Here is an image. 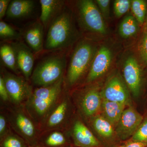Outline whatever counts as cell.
<instances>
[{"instance_id":"6da1fadb","label":"cell","mask_w":147,"mask_h":147,"mask_svg":"<svg viewBox=\"0 0 147 147\" xmlns=\"http://www.w3.org/2000/svg\"><path fill=\"white\" fill-rule=\"evenodd\" d=\"M64 77L55 84L33 90L25 103V109L36 121L43 123L62 97Z\"/></svg>"},{"instance_id":"7a4b0ae2","label":"cell","mask_w":147,"mask_h":147,"mask_svg":"<svg viewBox=\"0 0 147 147\" xmlns=\"http://www.w3.org/2000/svg\"><path fill=\"white\" fill-rule=\"evenodd\" d=\"M76 33L72 13L65 5L48 27L45 49L53 50L69 47L76 39Z\"/></svg>"},{"instance_id":"3957f363","label":"cell","mask_w":147,"mask_h":147,"mask_svg":"<svg viewBox=\"0 0 147 147\" xmlns=\"http://www.w3.org/2000/svg\"><path fill=\"white\" fill-rule=\"evenodd\" d=\"M66 66L64 54L48 56L37 65L31 77L32 82L39 87L55 84L64 77Z\"/></svg>"},{"instance_id":"277c9868","label":"cell","mask_w":147,"mask_h":147,"mask_svg":"<svg viewBox=\"0 0 147 147\" xmlns=\"http://www.w3.org/2000/svg\"><path fill=\"white\" fill-rule=\"evenodd\" d=\"M95 54L94 47L91 42L87 40L79 42L70 57L65 84L69 86L76 84L90 69Z\"/></svg>"},{"instance_id":"5b68a950","label":"cell","mask_w":147,"mask_h":147,"mask_svg":"<svg viewBox=\"0 0 147 147\" xmlns=\"http://www.w3.org/2000/svg\"><path fill=\"white\" fill-rule=\"evenodd\" d=\"M76 16L84 30L92 33L106 34L107 27L102 14L93 1L81 0L76 4Z\"/></svg>"},{"instance_id":"8992f818","label":"cell","mask_w":147,"mask_h":147,"mask_svg":"<svg viewBox=\"0 0 147 147\" xmlns=\"http://www.w3.org/2000/svg\"><path fill=\"white\" fill-rule=\"evenodd\" d=\"M9 119L12 128L29 146L38 144L39 129L35 123V121L25 108H19L13 110L9 115Z\"/></svg>"},{"instance_id":"52a82bcc","label":"cell","mask_w":147,"mask_h":147,"mask_svg":"<svg viewBox=\"0 0 147 147\" xmlns=\"http://www.w3.org/2000/svg\"><path fill=\"white\" fill-rule=\"evenodd\" d=\"M8 92L9 100L17 106L26 103L33 92L25 78L3 71L1 75Z\"/></svg>"},{"instance_id":"ba28073f","label":"cell","mask_w":147,"mask_h":147,"mask_svg":"<svg viewBox=\"0 0 147 147\" xmlns=\"http://www.w3.org/2000/svg\"><path fill=\"white\" fill-rule=\"evenodd\" d=\"M143 119L142 115L133 107H129L125 109L117 125V134L123 139L134 135Z\"/></svg>"},{"instance_id":"9c48e42d","label":"cell","mask_w":147,"mask_h":147,"mask_svg":"<svg viewBox=\"0 0 147 147\" xmlns=\"http://www.w3.org/2000/svg\"><path fill=\"white\" fill-rule=\"evenodd\" d=\"M16 56L18 69L24 75V78L29 81L33 71L34 57L31 49L21 41L11 43Z\"/></svg>"},{"instance_id":"30bf717a","label":"cell","mask_w":147,"mask_h":147,"mask_svg":"<svg viewBox=\"0 0 147 147\" xmlns=\"http://www.w3.org/2000/svg\"><path fill=\"white\" fill-rule=\"evenodd\" d=\"M102 100L123 103L129 102L128 92L119 77L113 76L108 80L101 92Z\"/></svg>"},{"instance_id":"8fae6325","label":"cell","mask_w":147,"mask_h":147,"mask_svg":"<svg viewBox=\"0 0 147 147\" xmlns=\"http://www.w3.org/2000/svg\"><path fill=\"white\" fill-rule=\"evenodd\" d=\"M112 60V54L108 47L102 46L95 53L86 82L90 83L99 78L108 70Z\"/></svg>"},{"instance_id":"7c38bea8","label":"cell","mask_w":147,"mask_h":147,"mask_svg":"<svg viewBox=\"0 0 147 147\" xmlns=\"http://www.w3.org/2000/svg\"><path fill=\"white\" fill-rule=\"evenodd\" d=\"M69 108L68 98L63 96L42 123L43 130L47 131L61 128L63 126L67 119Z\"/></svg>"},{"instance_id":"4fadbf2b","label":"cell","mask_w":147,"mask_h":147,"mask_svg":"<svg viewBox=\"0 0 147 147\" xmlns=\"http://www.w3.org/2000/svg\"><path fill=\"white\" fill-rule=\"evenodd\" d=\"M124 78L132 94L137 96L141 89V71L137 60L129 57L125 62L123 67Z\"/></svg>"},{"instance_id":"5bb4252c","label":"cell","mask_w":147,"mask_h":147,"mask_svg":"<svg viewBox=\"0 0 147 147\" xmlns=\"http://www.w3.org/2000/svg\"><path fill=\"white\" fill-rule=\"evenodd\" d=\"M44 27L40 21L29 25L24 33V38L28 46L34 53H38L43 49Z\"/></svg>"},{"instance_id":"9a60e30c","label":"cell","mask_w":147,"mask_h":147,"mask_svg":"<svg viewBox=\"0 0 147 147\" xmlns=\"http://www.w3.org/2000/svg\"><path fill=\"white\" fill-rule=\"evenodd\" d=\"M101 94L96 88H91L86 90L81 102L82 113L86 117H92L100 110L102 106Z\"/></svg>"},{"instance_id":"2e32d148","label":"cell","mask_w":147,"mask_h":147,"mask_svg":"<svg viewBox=\"0 0 147 147\" xmlns=\"http://www.w3.org/2000/svg\"><path fill=\"white\" fill-rule=\"evenodd\" d=\"M39 2L41 7L40 21L46 29L63 10L65 2L62 0H40Z\"/></svg>"},{"instance_id":"e0dca14e","label":"cell","mask_w":147,"mask_h":147,"mask_svg":"<svg viewBox=\"0 0 147 147\" xmlns=\"http://www.w3.org/2000/svg\"><path fill=\"white\" fill-rule=\"evenodd\" d=\"M74 143L80 147H97L99 143L90 130L81 121L74 122L72 129Z\"/></svg>"},{"instance_id":"ac0fdd59","label":"cell","mask_w":147,"mask_h":147,"mask_svg":"<svg viewBox=\"0 0 147 147\" xmlns=\"http://www.w3.org/2000/svg\"><path fill=\"white\" fill-rule=\"evenodd\" d=\"M34 7L35 2L32 0L11 1L6 15L11 19L26 18L32 13Z\"/></svg>"},{"instance_id":"d6986e66","label":"cell","mask_w":147,"mask_h":147,"mask_svg":"<svg viewBox=\"0 0 147 147\" xmlns=\"http://www.w3.org/2000/svg\"><path fill=\"white\" fill-rule=\"evenodd\" d=\"M125 105L119 102L102 100L104 117L113 125H117L125 110Z\"/></svg>"},{"instance_id":"ffe728a7","label":"cell","mask_w":147,"mask_h":147,"mask_svg":"<svg viewBox=\"0 0 147 147\" xmlns=\"http://www.w3.org/2000/svg\"><path fill=\"white\" fill-rule=\"evenodd\" d=\"M0 56L1 60L5 66L16 74L19 73L16 56L11 44L4 43L1 44Z\"/></svg>"},{"instance_id":"44dd1931","label":"cell","mask_w":147,"mask_h":147,"mask_svg":"<svg viewBox=\"0 0 147 147\" xmlns=\"http://www.w3.org/2000/svg\"><path fill=\"white\" fill-rule=\"evenodd\" d=\"M138 24L134 16L131 15L125 16L119 27V31L121 36L124 38L134 36L139 30Z\"/></svg>"},{"instance_id":"7402d4cb","label":"cell","mask_w":147,"mask_h":147,"mask_svg":"<svg viewBox=\"0 0 147 147\" xmlns=\"http://www.w3.org/2000/svg\"><path fill=\"white\" fill-rule=\"evenodd\" d=\"M92 123L95 130L102 137H110L114 133L113 125L104 117L95 116L93 119Z\"/></svg>"},{"instance_id":"603a6c76","label":"cell","mask_w":147,"mask_h":147,"mask_svg":"<svg viewBox=\"0 0 147 147\" xmlns=\"http://www.w3.org/2000/svg\"><path fill=\"white\" fill-rule=\"evenodd\" d=\"M67 139L64 133L55 130L50 132L43 139L41 145L43 147H65Z\"/></svg>"},{"instance_id":"cb8c5ba5","label":"cell","mask_w":147,"mask_h":147,"mask_svg":"<svg viewBox=\"0 0 147 147\" xmlns=\"http://www.w3.org/2000/svg\"><path fill=\"white\" fill-rule=\"evenodd\" d=\"M147 6L146 3L144 0L131 1V11L139 24L144 23L147 14Z\"/></svg>"},{"instance_id":"d4e9b609","label":"cell","mask_w":147,"mask_h":147,"mask_svg":"<svg viewBox=\"0 0 147 147\" xmlns=\"http://www.w3.org/2000/svg\"><path fill=\"white\" fill-rule=\"evenodd\" d=\"M29 146L22 137L10 132H8L1 139L0 147H28Z\"/></svg>"},{"instance_id":"484cf974","label":"cell","mask_w":147,"mask_h":147,"mask_svg":"<svg viewBox=\"0 0 147 147\" xmlns=\"http://www.w3.org/2000/svg\"><path fill=\"white\" fill-rule=\"evenodd\" d=\"M21 34L18 32L10 25L5 22H0V38L2 40H20Z\"/></svg>"},{"instance_id":"4316f807","label":"cell","mask_w":147,"mask_h":147,"mask_svg":"<svg viewBox=\"0 0 147 147\" xmlns=\"http://www.w3.org/2000/svg\"><path fill=\"white\" fill-rule=\"evenodd\" d=\"M131 1L129 0H116L114 2V10L117 17H121L129 10Z\"/></svg>"},{"instance_id":"83f0119b","label":"cell","mask_w":147,"mask_h":147,"mask_svg":"<svg viewBox=\"0 0 147 147\" xmlns=\"http://www.w3.org/2000/svg\"><path fill=\"white\" fill-rule=\"evenodd\" d=\"M133 141L147 143V120L139 126L132 138Z\"/></svg>"},{"instance_id":"f1b7e54d","label":"cell","mask_w":147,"mask_h":147,"mask_svg":"<svg viewBox=\"0 0 147 147\" xmlns=\"http://www.w3.org/2000/svg\"><path fill=\"white\" fill-rule=\"evenodd\" d=\"M139 52L142 60L147 65V32H144L139 45Z\"/></svg>"},{"instance_id":"f546056e","label":"cell","mask_w":147,"mask_h":147,"mask_svg":"<svg viewBox=\"0 0 147 147\" xmlns=\"http://www.w3.org/2000/svg\"><path fill=\"white\" fill-rule=\"evenodd\" d=\"M98 7L100 9V12L102 16L106 18H108L110 15V3L109 0H97L96 1Z\"/></svg>"},{"instance_id":"4dcf8cb0","label":"cell","mask_w":147,"mask_h":147,"mask_svg":"<svg viewBox=\"0 0 147 147\" xmlns=\"http://www.w3.org/2000/svg\"><path fill=\"white\" fill-rule=\"evenodd\" d=\"M7 129V120L3 114L0 115V137L1 139L8 133Z\"/></svg>"},{"instance_id":"1f68e13d","label":"cell","mask_w":147,"mask_h":147,"mask_svg":"<svg viewBox=\"0 0 147 147\" xmlns=\"http://www.w3.org/2000/svg\"><path fill=\"white\" fill-rule=\"evenodd\" d=\"M0 96L3 101H7L9 100L8 92L1 75L0 76Z\"/></svg>"},{"instance_id":"d6a6232c","label":"cell","mask_w":147,"mask_h":147,"mask_svg":"<svg viewBox=\"0 0 147 147\" xmlns=\"http://www.w3.org/2000/svg\"><path fill=\"white\" fill-rule=\"evenodd\" d=\"M10 0H0V18L2 19L6 14Z\"/></svg>"},{"instance_id":"836d02e7","label":"cell","mask_w":147,"mask_h":147,"mask_svg":"<svg viewBox=\"0 0 147 147\" xmlns=\"http://www.w3.org/2000/svg\"><path fill=\"white\" fill-rule=\"evenodd\" d=\"M147 146V143L146 142H130L124 147H146Z\"/></svg>"},{"instance_id":"e575fe53","label":"cell","mask_w":147,"mask_h":147,"mask_svg":"<svg viewBox=\"0 0 147 147\" xmlns=\"http://www.w3.org/2000/svg\"><path fill=\"white\" fill-rule=\"evenodd\" d=\"M144 24L145 32H147V11L146 16V19H145V22Z\"/></svg>"},{"instance_id":"d590c367","label":"cell","mask_w":147,"mask_h":147,"mask_svg":"<svg viewBox=\"0 0 147 147\" xmlns=\"http://www.w3.org/2000/svg\"><path fill=\"white\" fill-rule=\"evenodd\" d=\"M28 147H43L42 145L38 144L34 145V146H29Z\"/></svg>"}]
</instances>
